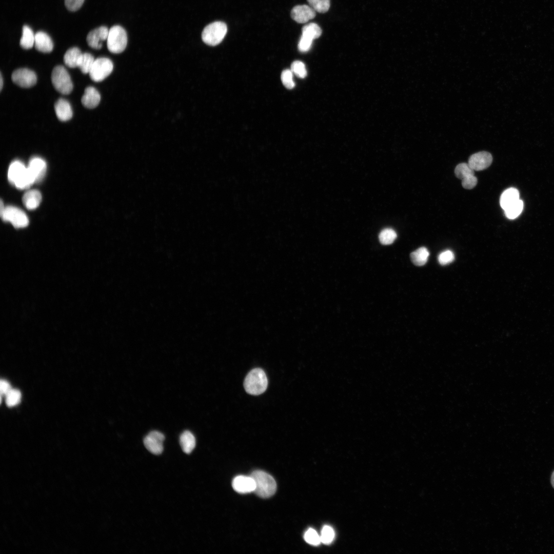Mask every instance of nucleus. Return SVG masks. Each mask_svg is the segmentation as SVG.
I'll return each mask as SVG.
<instances>
[{"mask_svg": "<svg viewBox=\"0 0 554 554\" xmlns=\"http://www.w3.org/2000/svg\"><path fill=\"white\" fill-rule=\"evenodd\" d=\"M8 178L11 184L21 189L28 188L35 182L28 167L18 161L13 162L10 165Z\"/></svg>", "mask_w": 554, "mask_h": 554, "instance_id": "f257e3e1", "label": "nucleus"}, {"mask_svg": "<svg viewBox=\"0 0 554 554\" xmlns=\"http://www.w3.org/2000/svg\"><path fill=\"white\" fill-rule=\"evenodd\" d=\"M250 476L255 483L254 492L259 497L267 498L274 494L276 484L271 476L262 470H257L253 471Z\"/></svg>", "mask_w": 554, "mask_h": 554, "instance_id": "f03ea898", "label": "nucleus"}, {"mask_svg": "<svg viewBox=\"0 0 554 554\" xmlns=\"http://www.w3.org/2000/svg\"><path fill=\"white\" fill-rule=\"evenodd\" d=\"M268 380L266 375L261 368H254L246 377L244 386L246 391L252 395H259L266 389Z\"/></svg>", "mask_w": 554, "mask_h": 554, "instance_id": "7ed1b4c3", "label": "nucleus"}, {"mask_svg": "<svg viewBox=\"0 0 554 554\" xmlns=\"http://www.w3.org/2000/svg\"><path fill=\"white\" fill-rule=\"evenodd\" d=\"M227 31L226 24L223 22H215L208 25L202 33L203 42L209 46H216L220 44Z\"/></svg>", "mask_w": 554, "mask_h": 554, "instance_id": "20e7f679", "label": "nucleus"}, {"mask_svg": "<svg viewBox=\"0 0 554 554\" xmlns=\"http://www.w3.org/2000/svg\"><path fill=\"white\" fill-rule=\"evenodd\" d=\"M127 35L125 29L120 26L112 27L109 30L107 39L108 50L113 53H120L126 48Z\"/></svg>", "mask_w": 554, "mask_h": 554, "instance_id": "39448f33", "label": "nucleus"}, {"mask_svg": "<svg viewBox=\"0 0 554 554\" xmlns=\"http://www.w3.org/2000/svg\"><path fill=\"white\" fill-rule=\"evenodd\" d=\"M0 214L3 221L10 222L15 228H24L29 224L28 217L23 210L14 206L5 207L2 200Z\"/></svg>", "mask_w": 554, "mask_h": 554, "instance_id": "423d86ee", "label": "nucleus"}, {"mask_svg": "<svg viewBox=\"0 0 554 554\" xmlns=\"http://www.w3.org/2000/svg\"><path fill=\"white\" fill-rule=\"evenodd\" d=\"M51 81L55 89L63 94H68L73 89V84L66 69L62 66H55L51 73Z\"/></svg>", "mask_w": 554, "mask_h": 554, "instance_id": "0eeeda50", "label": "nucleus"}, {"mask_svg": "<svg viewBox=\"0 0 554 554\" xmlns=\"http://www.w3.org/2000/svg\"><path fill=\"white\" fill-rule=\"evenodd\" d=\"M113 68V65L110 59L100 57L95 60L89 74L92 81L101 82L111 74Z\"/></svg>", "mask_w": 554, "mask_h": 554, "instance_id": "6e6552de", "label": "nucleus"}, {"mask_svg": "<svg viewBox=\"0 0 554 554\" xmlns=\"http://www.w3.org/2000/svg\"><path fill=\"white\" fill-rule=\"evenodd\" d=\"M11 79L15 84L23 88L33 86L37 81L35 73L27 68H19L14 71Z\"/></svg>", "mask_w": 554, "mask_h": 554, "instance_id": "1a4fd4ad", "label": "nucleus"}, {"mask_svg": "<svg viewBox=\"0 0 554 554\" xmlns=\"http://www.w3.org/2000/svg\"><path fill=\"white\" fill-rule=\"evenodd\" d=\"M165 437L157 431H152L144 439V444L148 450L154 454H160L163 451Z\"/></svg>", "mask_w": 554, "mask_h": 554, "instance_id": "9d476101", "label": "nucleus"}, {"mask_svg": "<svg viewBox=\"0 0 554 554\" xmlns=\"http://www.w3.org/2000/svg\"><path fill=\"white\" fill-rule=\"evenodd\" d=\"M492 162V157L490 153L481 151L471 155L468 164L474 170L481 171L487 168Z\"/></svg>", "mask_w": 554, "mask_h": 554, "instance_id": "9b49d317", "label": "nucleus"}, {"mask_svg": "<svg viewBox=\"0 0 554 554\" xmlns=\"http://www.w3.org/2000/svg\"><path fill=\"white\" fill-rule=\"evenodd\" d=\"M109 30L107 27L101 26L90 31L86 38L88 45L93 49H100L102 42L107 39Z\"/></svg>", "mask_w": 554, "mask_h": 554, "instance_id": "f8f14e48", "label": "nucleus"}, {"mask_svg": "<svg viewBox=\"0 0 554 554\" xmlns=\"http://www.w3.org/2000/svg\"><path fill=\"white\" fill-rule=\"evenodd\" d=\"M315 16V11L310 6L303 5L294 7L291 11L292 18L298 23H305Z\"/></svg>", "mask_w": 554, "mask_h": 554, "instance_id": "ddd939ff", "label": "nucleus"}, {"mask_svg": "<svg viewBox=\"0 0 554 554\" xmlns=\"http://www.w3.org/2000/svg\"><path fill=\"white\" fill-rule=\"evenodd\" d=\"M232 485L235 491L241 493L254 492L255 489V483L251 476H237L233 479Z\"/></svg>", "mask_w": 554, "mask_h": 554, "instance_id": "4468645a", "label": "nucleus"}, {"mask_svg": "<svg viewBox=\"0 0 554 554\" xmlns=\"http://www.w3.org/2000/svg\"><path fill=\"white\" fill-rule=\"evenodd\" d=\"M46 168V163L43 159L34 157L30 160L28 169L36 182L44 177Z\"/></svg>", "mask_w": 554, "mask_h": 554, "instance_id": "2eb2a0df", "label": "nucleus"}, {"mask_svg": "<svg viewBox=\"0 0 554 554\" xmlns=\"http://www.w3.org/2000/svg\"><path fill=\"white\" fill-rule=\"evenodd\" d=\"M101 100V95L97 90L93 87H88L85 89L82 97V104L86 108L92 109L96 107Z\"/></svg>", "mask_w": 554, "mask_h": 554, "instance_id": "dca6fc26", "label": "nucleus"}, {"mask_svg": "<svg viewBox=\"0 0 554 554\" xmlns=\"http://www.w3.org/2000/svg\"><path fill=\"white\" fill-rule=\"evenodd\" d=\"M34 46L36 50L43 53L50 52L53 48L51 38L43 31H38L35 34Z\"/></svg>", "mask_w": 554, "mask_h": 554, "instance_id": "f3484780", "label": "nucleus"}, {"mask_svg": "<svg viewBox=\"0 0 554 554\" xmlns=\"http://www.w3.org/2000/svg\"><path fill=\"white\" fill-rule=\"evenodd\" d=\"M54 110L56 116L61 121L69 120L73 115L70 104L63 98H60L55 102Z\"/></svg>", "mask_w": 554, "mask_h": 554, "instance_id": "a211bd4d", "label": "nucleus"}, {"mask_svg": "<svg viewBox=\"0 0 554 554\" xmlns=\"http://www.w3.org/2000/svg\"><path fill=\"white\" fill-rule=\"evenodd\" d=\"M22 200L27 209H34L39 206L42 200V195L38 190H30L24 194Z\"/></svg>", "mask_w": 554, "mask_h": 554, "instance_id": "6ab92c4d", "label": "nucleus"}, {"mask_svg": "<svg viewBox=\"0 0 554 554\" xmlns=\"http://www.w3.org/2000/svg\"><path fill=\"white\" fill-rule=\"evenodd\" d=\"M519 199V192L518 189L515 188H508L501 195L500 200L501 207L504 210Z\"/></svg>", "mask_w": 554, "mask_h": 554, "instance_id": "aec40b11", "label": "nucleus"}, {"mask_svg": "<svg viewBox=\"0 0 554 554\" xmlns=\"http://www.w3.org/2000/svg\"><path fill=\"white\" fill-rule=\"evenodd\" d=\"M180 443L183 451L187 454H189L195 446V438L190 431L186 430L180 436Z\"/></svg>", "mask_w": 554, "mask_h": 554, "instance_id": "412c9836", "label": "nucleus"}, {"mask_svg": "<svg viewBox=\"0 0 554 554\" xmlns=\"http://www.w3.org/2000/svg\"><path fill=\"white\" fill-rule=\"evenodd\" d=\"M82 54L80 49L77 47L69 49L64 56V63L70 68L77 67Z\"/></svg>", "mask_w": 554, "mask_h": 554, "instance_id": "4be33fe9", "label": "nucleus"}, {"mask_svg": "<svg viewBox=\"0 0 554 554\" xmlns=\"http://www.w3.org/2000/svg\"><path fill=\"white\" fill-rule=\"evenodd\" d=\"M429 255V253L427 249L422 247L412 252L410 254V258L415 265L421 266L426 263Z\"/></svg>", "mask_w": 554, "mask_h": 554, "instance_id": "5701e85b", "label": "nucleus"}, {"mask_svg": "<svg viewBox=\"0 0 554 554\" xmlns=\"http://www.w3.org/2000/svg\"><path fill=\"white\" fill-rule=\"evenodd\" d=\"M35 35L31 29L27 26L23 27L22 36L20 39V45L25 49L31 48L34 45Z\"/></svg>", "mask_w": 554, "mask_h": 554, "instance_id": "b1692460", "label": "nucleus"}, {"mask_svg": "<svg viewBox=\"0 0 554 554\" xmlns=\"http://www.w3.org/2000/svg\"><path fill=\"white\" fill-rule=\"evenodd\" d=\"M302 35L311 40L319 38L322 34L321 28L315 23H311L304 26Z\"/></svg>", "mask_w": 554, "mask_h": 554, "instance_id": "393cba45", "label": "nucleus"}, {"mask_svg": "<svg viewBox=\"0 0 554 554\" xmlns=\"http://www.w3.org/2000/svg\"><path fill=\"white\" fill-rule=\"evenodd\" d=\"M94 61V57L90 53H84L81 56L77 67L84 74L89 73Z\"/></svg>", "mask_w": 554, "mask_h": 554, "instance_id": "a878e982", "label": "nucleus"}, {"mask_svg": "<svg viewBox=\"0 0 554 554\" xmlns=\"http://www.w3.org/2000/svg\"><path fill=\"white\" fill-rule=\"evenodd\" d=\"M523 209V202L519 199L518 201L511 204L505 209L504 212L506 216L509 219H514L517 217L522 212Z\"/></svg>", "mask_w": 554, "mask_h": 554, "instance_id": "bb28decb", "label": "nucleus"}, {"mask_svg": "<svg viewBox=\"0 0 554 554\" xmlns=\"http://www.w3.org/2000/svg\"><path fill=\"white\" fill-rule=\"evenodd\" d=\"M474 170L467 163L458 164L454 170L456 176L461 180L470 176L474 175Z\"/></svg>", "mask_w": 554, "mask_h": 554, "instance_id": "cd10ccee", "label": "nucleus"}, {"mask_svg": "<svg viewBox=\"0 0 554 554\" xmlns=\"http://www.w3.org/2000/svg\"><path fill=\"white\" fill-rule=\"evenodd\" d=\"M397 236V233L393 229L385 228L380 232L379 239L382 244L387 245L392 244Z\"/></svg>", "mask_w": 554, "mask_h": 554, "instance_id": "c85d7f7f", "label": "nucleus"}, {"mask_svg": "<svg viewBox=\"0 0 554 554\" xmlns=\"http://www.w3.org/2000/svg\"><path fill=\"white\" fill-rule=\"evenodd\" d=\"M307 2L315 12L325 13L330 7V0H307Z\"/></svg>", "mask_w": 554, "mask_h": 554, "instance_id": "c756f323", "label": "nucleus"}, {"mask_svg": "<svg viewBox=\"0 0 554 554\" xmlns=\"http://www.w3.org/2000/svg\"><path fill=\"white\" fill-rule=\"evenodd\" d=\"M6 403L9 407H13L19 403L21 392L16 389H12L6 395Z\"/></svg>", "mask_w": 554, "mask_h": 554, "instance_id": "7c9ffc66", "label": "nucleus"}, {"mask_svg": "<svg viewBox=\"0 0 554 554\" xmlns=\"http://www.w3.org/2000/svg\"><path fill=\"white\" fill-rule=\"evenodd\" d=\"M304 539L308 543L313 545H318L321 542V537L313 529L310 528L304 535Z\"/></svg>", "mask_w": 554, "mask_h": 554, "instance_id": "2f4dec72", "label": "nucleus"}, {"mask_svg": "<svg viewBox=\"0 0 554 554\" xmlns=\"http://www.w3.org/2000/svg\"><path fill=\"white\" fill-rule=\"evenodd\" d=\"M291 70L298 77L304 78L307 75V71L304 64L299 61L293 62L291 66Z\"/></svg>", "mask_w": 554, "mask_h": 554, "instance_id": "473e14b6", "label": "nucleus"}, {"mask_svg": "<svg viewBox=\"0 0 554 554\" xmlns=\"http://www.w3.org/2000/svg\"><path fill=\"white\" fill-rule=\"evenodd\" d=\"M281 78L284 86L289 89H291L294 87V83L293 80V73L291 70L286 69L281 74Z\"/></svg>", "mask_w": 554, "mask_h": 554, "instance_id": "72a5a7b5", "label": "nucleus"}, {"mask_svg": "<svg viewBox=\"0 0 554 554\" xmlns=\"http://www.w3.org/2000/svg\"><path fill=\"white\" fill-rule=\"evenodd\" d=\"M321 542L325 544H330L334 538V532L332 528L329 526H325L322 529L320 536Z\"/></svg>", "mask_w": 554, "mask_h": 554, "instance_id": "f704fd0d", "label": "nucleus"}, {"mask_svg": "<svg viewBox=\"0 0 554 554\" xmlns=\"http://www.w3.org/2000/svg\"><path fill=\"white\" fill-rule=\"evenodd\" d=\"M438 260L441 265H446L453 261L454 254L452 251L446 250L439 254Z\"/></svg>", "mask_w": 554, "mask_h": 554, "instance_id": "c9c22d12", "label": "nucleus"}, {"mask_svg": "<svg viewBox=\"0 0 554 554\" xmlns=\"http://www.w3.org/2000/svg\"><path fill=\"white\" fill-rule=\"evenodd\" d=\"M312 41V40L302 35L298 44L299 50L301 52L307 51L310 49Z\"/></svg>", "mask_w": 554, "mask_h": 554, "instance_id": "e433bc0d", "label": "nucleus"}, {"mask_svg": "<svg viewBox=\"0 0 554 554\" xmlns=\"http://www.w3.org/2000/svg\"><path fill=\"white\" fill-rule=\"evenodd\" d=\"M84 2V0H65V4L69 10L75 11L82 7Z\"/></svg>", "mask_w": 554, "mask_h": 554, "instance_id": "4c0bfd02", "label": "nucleus"}, {"mask_svg": "<svg viewBox=\"0 0 554 554\" xmlns=\"http://www.w3.org/2000/svg\"><path fill=\"white\" fill-rule=\"evenodd\" d=\"M477 179L474 175L470 176L462 180V185L466 189L473 188L477 184Z\"/></svg>", "mask_w": 554, "mask_h": 554, "instance_id": "58836bf2", "label": "nucleus"}, {"mask_svg": "<svg viewBox=\"0 0 554 554\" xmlns=\"http://www.w3.org/2000/svg\"><path fill=\"white\" fill-rule=\"evenodd\" d=\"M12 388L9 383L5 380H1L0 390L1 395H6Z\"/></svg>", "mask_w": 554, "mask_h": 554, "instance_id": "ea45409f", "label": "nucleus"}, {"mask_svg": "<svg viewBox=\"0 0 554 554\" xmlns=\"http://www.w3.org/2000/svg\"><path fill=\"white\" fill-rule=\"evenodd\" d=\"M0 80H1V81H0V84H0V90L2 91L3 87V76H2V73H1Z\"/></svg>", "mask_w": 554, "mask_h": 554, "instance_id": "a19ab883", "label": "nucleus"}, {"mask_svg": "<svg viewBox=\"0 0 554 554\" xmlns=\"http://www.w3.org/2000/svg\"><path fill=\"white\" fill-rule=\"evenodd\" d=\"M551 485H552V487L554 488V471L552 472V473L551 474Z\"/></svg>", "mask_w": 554, "mask_h": 554, "instance_id": "79ce46f5", "label": "nucleus"}]
</instances>
